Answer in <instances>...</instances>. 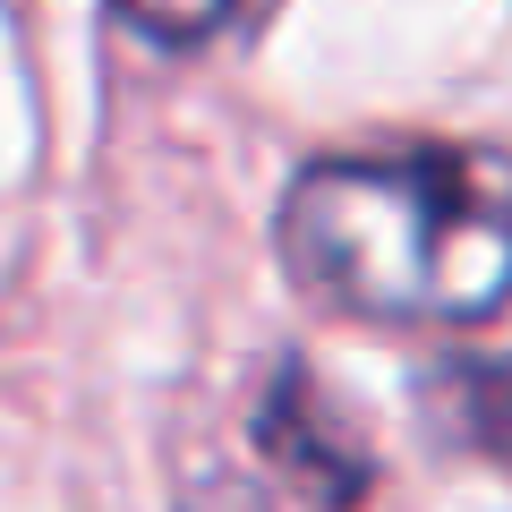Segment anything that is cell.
Returning a JSON list of instances; mask_svg holds the SVG:
<instances>
[{
  "label": "cell",
  "instance_id": "cell-1",
  "mask_svg": "<svg viewBox=\"0 0 512 512\" xmlns=\"http://www.w3.org/2000/svg\"><path fill=\"white\" fill-rule=\"evenodd\" d=\"M282 256L376 325H478L512 299V163L402 146L308 163L282 197Z\"/></svg>",
  "mask_w": 512,
  "mask_h": 512
},
{
  "label": "cell",
  "instance_id": "cell-2",
  "mask_svg": "<svg viewBox=\"0 0 512 512\" xmlns=\"http://www.w3.org/2000/svg\"><path fill=\"white\" fill-rule=\"evenodd\" d=\"M248 436H256V453L274 461L282 487H299V504H316V512H350L367 487H376L367 436L350 427V410L333 402V384L316 376V367H299V359L274 367Z\"/></svg>",
  "mask_w": 512,
  "mask_h": 512
},
{
  "label": "cell",
  "instance_id": "cell-3",
  "mask_svg": "<svg viewBox=\"0 0 512 512\" xmlns=\"http://www.w3.org/2000/svg\"><path fill=\"white\" fill-rule=\"evenodd\" d=\"M419 393H427L419 402L427 427H444L461 453L512 470V359H453V367H436Z\"/></svg>",
  "mask_w": 512,
  "mask_h": 512
},
{
  "label": "cell",
  "instance_id": "cell-4",
  "mask_svg": "<svg viewBox=\"0 0 512 512\" xmlns=\"http://www.w3.org/2000/svg\"><path fill=\"white\" fill-rule=\"evenodd\" d=\"M231 9L239 0H120V18L137 26V35H154V43H197V35H214Z\"/></svg>",
  "mask_w": 512,
  "mask_h": 512
}]
</instances>
